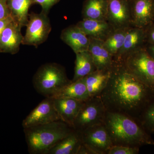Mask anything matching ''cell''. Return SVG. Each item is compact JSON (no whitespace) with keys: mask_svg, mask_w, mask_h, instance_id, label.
Wrapping results in <instances>:
<instances>
[{"mask_svg":"<svg viewBox=\"0 0 154 154\" xmlns=\"http://www.w3.org/2000/svg\"><path fill=\"white\" fill-rule=\"evenodd\" d=\"M100 96L107 111L138 120L154 92L131 74L123 62L113 60L110 79Z\"/></svg>","mask_w":154,"mask_h":154,"instance_id":"6da1fadb","label":"cell"},{"mask_svg":"<svg viewBox=\"0 0 154 154\" xmlns=\"http://www.w3.org/2000/svg\"><path fill=\"white\" fill-rule=\"evenodd\" d=\"M104 125L113 145L139 148L146 145L154 146L150 134L135 119L122 113L107 111Z\"/></svg>","mask_w":154,"mask_h":154,"instance_id":"7a4b0ae2","label":"cell"},{"mask_svg":"<svg viewBox=\"0 0 154 154\" xmlns=\"http://www.w3.org/2000/svg\"><path fill=\"white\" fill-rule=\"evenodd\" d=\"M74 130L62 120L24 128L29 153L45 154Z\"/></svg>","mask_w":154,"mask_h":154,"instance_id":"3957f363","label":"cell"},{"mask_svg":"<svg viewBox=\"0 0 154 154\" xmlns=\"http://www.w3.org/2000/svg\"><path fill=\"white\" fill-rule=\"evenodd\" d=\"M65 68L55 63L42 65L33 76V87L38 94L53 97L70 83Z\"/></svg>","mask_w":154,"mask_h":154,"instance_id":"277c9868","label":"cell"},{"mask_svg":"<svg viewBox=\"0 0 154 154\" xmlns=\"http://www.w3.org/2000/svg\"><path fill=\"white\" fill-rule=\"evenodd\" d=\"M122 61L131 74L154 92V59L146 47L131 54Z\"/></svg>","mask_w":154,"mask_h":154,"instance_id":"5b68a950","label":"cell"},{"mask_svg":"<svg viewBox=\"0 0 154 154\" xmlns=\"http://www.w3.org/2000/svg\"><path fill=\"white\" fill-rule=\"evenodd\" d=\"M106 112L100 96L91 97L84 102L74 122L73 128L82 132L90 127L104 124Z\"/></svg>","mask_w":154,"mask_h":154,"instance_id":"8992f818","label":"cell"},{"mask_svg":"<svg viewBox=\"0 0 154 154\" xmlns=\"http://www.w3.org/2000/svg\"><path fill=\"white\" fill-rule=\"evenodd\" d=\"M26 33L23 36L22 44L37 48L47 40L51 31V26L48 14H29Z\"/></svg>","mask_w":154,"mask_h":154,"instance_id":"52a82bcc","label":"cell"},{"mask_svg":"<svg viewBox=\"0 0 154 154\" xmlns=\"http://www.w3.org/2000/svg\"><path fill=\"white\" fill-rule=\"evenodd\" d=\"M81 132L83 144L94 154H107L113 145L104 123L90 127Z\"/></svg>","mask_w":154,"mask_h":154,"instance_id":"ba28073f","label":"cell"},{"mask_svg":"<svg viewBox=\"0 0 154 154\" xmlns=\"http://www.w3.org/2000/svg\"><path fill=\"white\" fill-rule=\"evenodd\" d=\"M61 120L52 97L45 98L23 120V128L38 126Z\"/></svg>","mask_w":154,"mask_h":154,"instance_id":"9c48e42d","label":"cell"},{"mask_svg":"<svg viewBox=\"0 0 154 154\" xmlns=\"http://www.w3.org/2000/svg\"><path fill=\"white\" fill-rule=\"evenodd\" d=\"M106 21L114 29L132 26L130 0H107Z\"/></svg>","mask_w":154,"mask_h":154,"instance_id":"30bf717a","label":"cell"},{"mask_svg":"<svg viewBox=\"0 0 154 154\" xmlns=\"http://www.w3.org/2000/svg\"><path fill=\"white\" fill-rule=\"evenodd\" d=\"M145 28L131 26L128 29L123 45L113 60L122 61L127 56L146 45Z\"/></svg>","mask_w":154,"mask_h":154,"instance_id":"8fae6325","label":"cell"},{"mask_svg":"<svg viewBox=\"0 0 154 154\" xmlns=\"http://www.w3.org/2000/svg\"><path fill=\"white\" fill-rule=\"evenodd\" d=\"M132 26L146 28L154 22V0H130Z\"/></svg>","mask_w":154,"mask_h":154,"instance_id":"7c38bea8","label":"cell"},{"mask_svg":"<svg viewBox=\"0 0 154 154\" xmlns=\"http://www.w3.org/2000/svg\"><path fill=\"white\" fill-rule=\"evenodd\" d=\"M22 28L14 20L6 26L0 35V53L14 54L19 52L23 38Z\"/></svg>","mask_w":154,"mask_h":154,"instance_id":"4fadbf2b","label":"cell"},{"mask_svg":"<svg viewBox=\"0 0 154 154\" xmlns=\"http://www.w3.org/2000/svg\"><path fill=\"white\" fill-rule=\"evenodd\" d=\"M60 38L75 54L88 51L90 38L76 25H70L62 31Z\"/></svg>","mask_w":154,"mask_h":154,"instance_id":"5bb4252c","label":"cell"},{"mask_svg":"<svg viewBox=\"0 0 154 154\" xmlns=\"http://www.w3.org/2000/svg\"><path fill=\"white\" fill-rule=\"evenodd\" d=\"M53 99L54 106L61 120L73 127L74 122L84 102L65 97Z\"/></svg>","mask_w":154,"mask_h":154,"instance_id":"9a60e30c","label":"cell"},{"mask_svg":"<svg viewBox=\"0 0 154 154\" xmlns=\"http://www.w3.org/2000/svg\"><path fill=\"white\" fill-rule=\"evenodd\" d=\"M90 38L104 41L114 28L106 20L82 19L76 24Z\"/></svg>","mask_w":154,"mask_h":154,"instance_id":"2e32d148","label":"cell"},{"mask_svg":"<svg viewBox=\"0 0 154 154\" xmlns=\"http://www.w3.org/2000/svg\"><path fill=\"white\" fill-rule=\"evenodd\" d=\"M88 51L91 53L96 69H110L113 63V55L105 47L102 40L90 38Z\"/></svg>","mask_w":154,"mask_h":154,"instance_id":"e0dca14e","label":"cell"},{"mask_svg":"<svg viewBox=\"0 0 154 154\" xmlns=\"http://www.w3.org/2000/svg\"><path fill=\"white\" fill-rule=\"evenodd\" d=\"M83 143L82 133L74 129L45 154H78Z\"/></svg>","mask_w":154,"mask_h":154,"instance_id":"ac0fdd59","label":"cell"},{"mask_svg":"<svg viewBox=\"0 0 154 154\" xmlns=\"http://www.w3.org/2000/svg\"><path fill=\"white\" fill-rule=\"evenodd\" d=\"M111 69L97 70L85 77L90 98L100 96L110 79Z\"/></svg>","mask_w":154,"mask_h":154,"instance_id":"d6986e66","label":"cell"},{"mask_svg":"<svg viewBox=\"0 0 154 154\" xmlns=\"http://www.w3.org/2000/svg\"><path fill=\"white\" fill-rule=\"evenodd\" d=\"M71 98L85 102L90 98L86 85L85 79L82 78L70 83L52 98Z\"/></svg>","mask_w":154,"mask_h":154,"instance_id":"ffe728a7","label":"cell"},{"mask_svg":"<svg viewBox=\"0 0 154 154\" xmlns=\"http://www.w3.org/2000/svg\"><path fill=\"white\" fill-rule=\"evenodd\" d=\"M107 0H85L83 3V19L106 20Z\"/></svg>","mask_w":154,"mask_h":154,"instance_id":"44dd1931","label":"cell"},{"mask_svg":"<svg viewBox=\"0 0 154 154\" xmlns=\"http://www.w3.org/2000/svg\"><path fill=\"white\" fill-rule=\"evenodd\" d=\"M75 54L74 75L72 80V82L85 78L96 70L93 57L89 51L78 52Z\"/></svg>","mask_w":154,"mask_h":154,"instance_id":"7402d4cb","label":"cell"},{"mask_svg":"<svg viewBox=\"0 0 154 154\" xmlns=\"http://www.w3.org/2000/svg\"><path fill=\"white\" fill-rule=\"evenodd\" d=\"M8 5L14 21L22 27L26 26L29 19V8L33 5V0H8Z\"/></svg>","mask_w":154,"mask_h":154,"instance_id":"603a6c76","label":"cell"},{"mask_svg":"<svg viewBox=\"0 0 154 154\" xmlns=\"http://www.w3.org/2000/svg\"><path fill=\"white\" fill-rule=\"evenodd\" d=\"M129 28L114 29L103 41L105 47L113 57L122 47L128 29Z\"/></svg>","mask_w":154,"mask_h":154,"instance_id":"cb8c5ba5","label":"cell"},{"mask_svg":"<svg viewBox=\"0 0 154 154\" xmlns=\"http://www.w3.org/2000/svg\"><path fill=\"white\" fill-rule=\"evenodd\" d=\"M138 120L147 132L154 134V98L146 106Z\"/></svg>","mask_w":154,"mask_h":154,"instance_id":"d4e9b609","label":"cell"},{"mask_svg":"<svg viewBox=\"0 0 154 154\" xmlns=\"http://www.w3.org/2000/svg\"><path fill=\"white\" fill-rule=\"evenodd\" d=\"M139 147L122 145H112L107 151V154H137Z\"/></svg>","mask_w":154,"mask_h":154,"instance_id":"484cf974","label":"cell"},{"mask_svg":"<svg viewBox=\"0 0 154 154\" xmlns=\"http://www.w3.org/2000/svg\"><path fill=\"white\" fill-rule=\"evenodd\" d=\"M60 0H33V4H38L41 6L42 12L48 14L50 9Z\"/></svg>","mask_w":154,"mask_h":154,"instance_id":"4316f807","label":"cell"},{"mask_svg":"<svg viewBox=\"0 0 154 154\" xmlns=\"http://www.w3.org/2000/svg\"><path fill=\"white\" fill-rule=\"evenodd\" d=\"M11 16L8 0H0V20Z\"/></svg>","mask_w":154,"mask_h":154,"instance_id":"83f0119b","label":"cell"},{"mask_svg":"<svg viewBox=\"0 0 154 154\" xmlns=\"http://www.w3.org/2000/svg\"><path fill=\"white\" fill-rule=\"evenodd\" d=\"M145 29L146 45H154V22Z\"/></svg>","mask_w":154,"mask_h":154,"instance_id":"f1b7e54d","label":"cell"},{"mask_svg":"<svg viewBox=\"0 0 154 154\" xmlns=\"http://www.w3.org/2000/svg\"><path fill=\"white\" fill-rule=\"evenodd\" d=\"M14 20L11 16L5 18V19L0 20V35L2 34L5 28H6L10 22Z\"/></svg>","mask_w":154,"mask_h":154,"instance_id":"f546056e","label":"cell"},{"mask_svg":"<svg viewBox=\"0 0 154 154\" xmlns=\"http://www.w3.org/2000/svg\"><path fill=\"white\" fill-rule=\"evenodd\" d=\"M146 48L150 55L154 59V45H146Z\"/></svg>","mask_w":154,"mask_h":154,"instance_id":"4dcf8cb0","label":"cell"}]
</instances>
